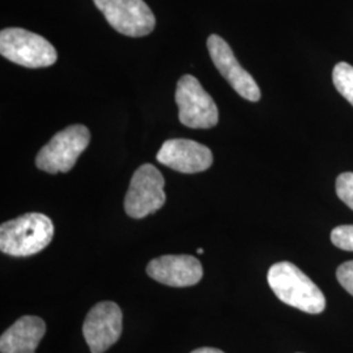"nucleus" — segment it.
Listing matches in <instances>:
<instances>
[{"label":"nucleus","instance_id":"f257e3e1","mask_svg":"<svg viewBox=\"0 0 353 353\" xmlns=\"http://www.w3.org/2000/svg\"><path fill=\"white\" fill-rule=\"evenodd\" d=\"M270 288L280 301L309 314H319L326 307V299L313 280L297 265L279 262L268 270Z\"/></svg>","mask_w":353,"mask_h":353},{"label":"nucleus","instance_id":"f03ea898","mask_svg":"<svg viewBox=\"0 0 353 353\" xmlns=\"http://www.w3.org/2000/svg\"><path fill=\"white\" fill-rule=\"evenodd\" d=\"M54 225L46 214H26L3 223L0 227V250L12 256H30L49 246Z\"/></svg>","mask_w":353,"mask_h":353},{"label":"nucleus","instance_id":"7ed1b4c3","mask_svg":"<svg viewBox=\"0 0 353 353\" xmlns=\"http://www.w3.org/2000/svg\"><path fill=\"white\" fill-rule=\"evenodd\" d=\"M0 54L26 68L49 67L58 59V52L46 38L21 28H7L0 32Z\"/></svg>","mask_w":353,"mask_h":353},{"label":"nucleus","instance_id":"20e7f679","mask_svg":"<svg viewBox=\"0 0 353 353\" xmlns=\"http://www.w3.org/2000/svg\"><path fill=\"white\" fill-rule=\"evenodd\" d=\"M89 141L90 132L84 125L65 127L38 152L36 165L38 169L50 174L67 173L87 150Z\"/></svg>","mask_w":353,"mask_h":353},{"label":"nucleus","instance_id":"39448f33","mask_svg":"<svg viewBox=\"0 0 353 353\" xmlns=\"http://www.w3.org/2000/svg\"><path fill=\"white\" fill-rule=\"evenodd\" d=\"M176 102L182 125L190 128H211L217 125V106L196 77L185 75L178 80Z\"/></svg>","mask_w":353,"mask_h":353},{"label":"nucleus","instance_id":"423d86ee","mask_svg":"<svg viewBox=\"0 0 353 353\" xmlns=\"http://www.w3.org/2000/svg\"><path fill=\"white\" fill-rule=\"evenodd\" d=\"M164 185V176L156 166H139L131 178L125 198L126 214L132 219H143L159 211L166 201Z\"/></svg>","mask_w":353,"mask_h":353},{"label":"nucleus","instance_id":"0eeeda50","mask_svg":"<svg viewBox=\"0 0 353 353\" xmlns=\"http://www.w3.org/2000/svg\"><path fill=\"white\" fill-rule=\"evenodd\" d=\"M106 21L128 37H144L153 32L156 19L144 0H93Z\"/></svg>","mask_w":353,"mask_h":353},{"label":"nucleus","instance_id":"6e6552de","mask_svg":"<svg viewBox=\"0 0 353 353\" xmlns=\"http://www.w3.org/2000/svg\"><path fill=\"white\" fill-rule=\"evenodd\" d=\"M122 312L115 303L103 301L89 310L83 335L92 353H103L121 338Z\"/></svg>","mask_w":353,"mask_h":353},{"label":"nucleus","instance_id":"1a4fd4ad","mask_svg":"<svg viewBox=\"0 0 353 353\" xmlns=\"http://www.w3.org/2000/svg\"><path fill=\"white\" fill-rule=\"evenodd\" d=\"M207 48L219 72L241 97L252 102L261 100V89L256 81L236 59L230 46L224 38L211 34L207 39Z\"/></svg>","mask_w":353,"mask_h":353},{"label":"nucleus","instance_id":"9d476101","mask_svg":"<svg viewBox=\"0 0 353 353\" xmlns=\"http://www.w3.org/2000/svg\"><path fill=\"white\" fill-rule=\"evenodd\" d=\"M156 159L160 164L186 174L204 172L214 163L208 147L189 139L166 140Z\"/></svg>","mask_w":353,"mask_h":353},{"label":"nucleus","instance_id":"9b49d317","mask_svg":"<svg viewBox=\"0 0 353 353\" xmlns=\"http://www.w3.org/2000/svg\"><path fill=\"white\" fill-rule=\"evenodd\" d=\"M153 280L169 287H191L203 278L202 263L191 255H163L147 265Z\"/></svg>","mask_w":353,"mask_h":353},{"label":"nucleus","instance_id":"f8f14e48","mask_svg":"<svg viewBox=\"0 0 353 353\" xmlns=\"http://www.w3.org/2000/svg\"><path fill=\"white\" fill-rule=\"evenodd\" d=\"M46 334V323L39 316H24L6 330L0 338L1 353H36Z\"/></svg>","mask_w":353,"mask_h":353},{"label":"nucleus","instance_id":"ddd939ff","mask_svg":"<svg viewBox=\"0 0 353 353\" xmlns=\"http://www.w3.org/2000/svg\"><path fill=\"white\" fill-rule=\"evenodd\" d=\"M332 81L336 90L353 106V67L341 62L334 67Z\"/></svg>","mask_w":353,"mask_h":353},{"label":"nucleus","instance_id":"4468645a","mask_svg":"<svg viewBox=\"0 0 353 353\" xmlns=\"http://www.w3.org/2000/svg\"><path fill=\"white\" fill-rule=\"evenodd\" d=\"M331 242L345 252H353V225H341L332 229Z\"/></svg>","mask_w":353,"mask_h":353},{"label":"nucleus","instance_id":"2eb2a0df","mask_svg":"<svg viewBox=\"0 0 353 353\" xmlns=\"http://www.w3.org/2000/svg\"><path fill=\"white\" fill-rule=\"evenodd\" d=\"M336 194L353 211V173H343L336 179Z\"/></svg>","mask_w":353,"mask_h":353},{"label":"nucleus","instance_id":"dca6fc26","mask_svg":"<svg viewBox=\"0 0 353 353\" xmlns=\"http://www.w3.org/2000/svg\"><path fill=\"white\" fill-rule=\"evenodd\" d=\"M336 278L341 287L353 296V261L341 263L338 267Z\"/></svg>","mask_w":353,"mask_h":353},{"label":"nucleus","instance_id":"f3484780","mask_svg":"<svg viewBox=\"0 0 353 353\" xmlns=\"http://www.w3.org/2000/svg\"><path fill=\"white\" fill-rule=\"evenodd\" d=\"M191 353H224L217 348H211V347H203V348H198Z\"/></svg>","mask_w":353,"mask_h":353}]
</instances>
